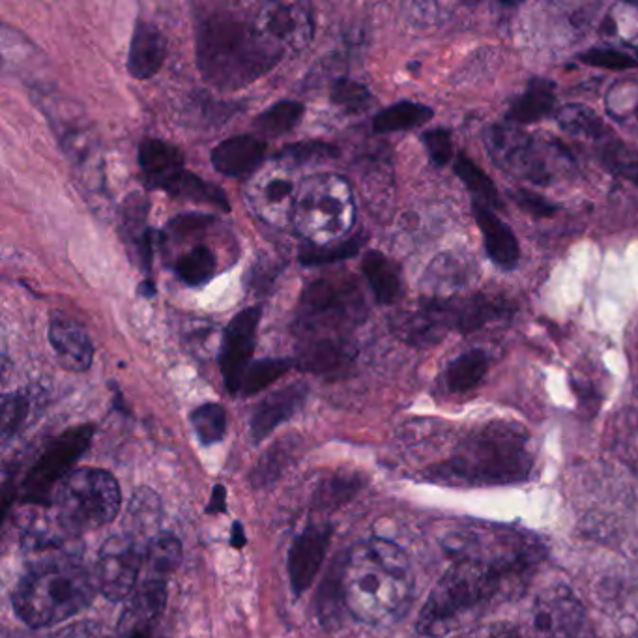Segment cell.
<instances>
[{"mask_svg": "<svg viewBox=\"0 0 638 638\" xmlns=\"http://www.w3.org/2000/svg\"><path fill=\"white\" fill-rule=\"evenodd\" d=\"M455 562L427 597L416 629L446 637L485 612L515 599L543 558L534 537L513 530H476L451 543Z\"/></svg>", "mask_w": 638, "mask_h": 638, "instance_id": "cell-1", "label": "cell"}, {"mask_svg": "<svg viewBox=\"0 0 638 638\" xmlns=\"http://www.w3.org/2000/svg\"><path fill=\"white\" fill-rule=\"evenodd\" d=\"M197 64L203 79L218 90H238L274 70L285 49L257 21L232 12L203 15L195 30Z\"/></svg>", "mask_w": 638, "mask_h": 638, "instance_id": "cell-2", "label": "cell"}, {"mask_svg": "<svg viewBox=\"0 0 638 638\" xmlns=\"http://www.w3.org/2000/svg\"><path fill=\"white\" fill-rule=\"evenodd\" d=\"M414 592L405 552L386 539L356 543L343 562L347 610L363 624L390 625L405 614Z\"/></svg>", "mask_w": 638, "mask_h": 638, "instance_id": "cell-3", "label": "cell"}, {"mask_svg": "<svg viewBox=\"0 0 638 638\" xmlns=\"http://www.w3.org/2000/svg\"><path fill=\"white\" fill-rule=\"evenodd\" d=\"M534 468L532 438L519 423L491 421L470 433L431 476L450 485H509L528 479Z\"/></svg>", "mask_w": 638, "mask_h": 638, "instance_id": "cell-4", "label": "cell"}, {"mask_svg": "<svg viewBox=\"0 0 638 638\" xmlns=\"http://www.w3.org/2000/svg\"><path fill=\"white\" fill-rule=\"evenodd\" d=\"M98 590L79 556L34 560L15 586L14 610L30 627H49L85 609Z\"/></svg>", "mask_w": 638, "mask_h": 638, "instance_id": "cell-5", "label": "cell"}, {"mask_svg": "<svg viewBox=\"0 0 638 638\" xmlns=\"http://www.w3.org/2000/svg\"><path fill=\"white\" fill-rule=\"evenodd\" d=\"M292 225L309 246L343 242L356 225V203L343 176L319 173L300 182Z\"/></svg>", "mask_w": 638, "mask_h": 638, "instance_id": "cell-6", "label": "cell"}, {"mask_svg": "<svg viewBox=\"0 0 638 638\" xmlns=\"http://www.w3.org/2000/svg\"><path fill=\"white\" fill-rule=\"evenodd\" d=\"M365 315L362 290L354 279L324 277L302 292L294 328L300 343L348 341V334L362 324Z\"/></svg>", "mask_w": 638, "mask_h": 638, "instance_id": "cell-7", "label": "cell"}, {"mask_svg": "<svg viewBox=\"0 0 638 638\" xmlns=\"http://www.w3.org/2000/svg\"><path fill=\"white\" fill-rule=\"evenodd\" d=\"M55 509L60 522L75 534L102 528L118 515L120 487L100 468L73 470L58 483Z\"/></svg>", "mask_w": 638, "mask_h": 638, "instance_id": "cell-8", "label": "cell"}, {"mask_svg": "<svg viewBox=\"0 0 638 638\" xmlns=\"http://www.w3.org/2000/svg\"><path fill=\"white\" fill-rule=\"evenodd\" d=\"M485 145L500 169L539 186L551 184L556 173L552 165L569 158L560 143L536 139L504 124H494L487 130Z\"/></svg>", "mask_w": 638, "mask_h": 638, "instance_id": "cell-9", "label": "cell"}, {"mask_svg": "<svg viewBox=\"0 0 638 638\" xmlns=\"http://www.w3.org/2000/svg\"><path fill=\"white\" fill-rule=\"evenodd\" d=\"M94 435L92 425H79L57 436L40 459L30 466L23 481V493L27 502H45L53 487L66 478L75 461L87 451Z\"/></svg>", "mask_w": 638, "mask_h": 638, "instance_id": "cell-10", "label": "cell"}, {"mask_svg": "<svg viewBox=\"0 0 638 638\" xmlns=\"http://www.w3.org/2000/svg\"><path fill=\"white\" fill-rule=\"evenodd\" d=\"M300 182L294 180V165L277 160L255 174L246 184V201L262 221L283 227L292 223Z\"/></svg>", "mask_w": 638, "mask_h": 638, "instance_id": "cell-11", "label": "cell"}, {"mask_svg": "<svg viewBox=\"0 0 638 638\" xmlns=\"http://www.w3.org/2000/svg\"><path fill=\"white\" fill-rule=\"evenodd\" d=\"M586 612L567 586H552L537 595L524 620L530 638H580Z\"/></svg>", "mask_w": 638, "mask_h": 638, "instance_id": "cell-12", "label": "cell"}, {"mask_svg": "<svg viewBox=\"0 0 638 638\" xmlns=\"http://www.w3.org/2000/svg\"><path fill=\"white\" fill-rule=\"evenodd\" d=\"M145 566V554L139 549L137 539L128 534L111 536L100 549L96 580L107 599L122 601L131 594L139 573Z\"/></svg>", "mask_w": 638, "mask_h": 638, "instance_id": "cell-13", "label": "cell"}, {"mask_svg": "<svg viewBox=\"0 0 638 638\" xmlns=\"http://www.w3.org/2000/svg\"><path fill=\"white\" fill-rule=\"evenodd\" d=\"M261 317V305H253L234 315L225 328L219 352V367L223 382L231 393H240L242 378L251 365Z\"/></svg>", "mask_w": 638, "mask_h": 638, "instance_id": "cell-14", "label": "cell"}, {"mask_svg": "<svg viewBox=\"0 0 638 638\" xmlns=\"http://www.w3.org/2000/svg\"><path fill=\"white\" fill-rule=\"evenodd\" d=\"M393 334L414 347H431L453 330L450 298H425L392 319Z\"/></svg>", "mask_w": 638, "mask_h": 638, "instance_id": "cell-15", "label": "cell"}, {"mask_svg": "<svg viewBox=\"0 0 638 638\" xmlns=\"http://www.w3.org/2000/svg\"><path fill=\"white\" fill-rule=\"evenodd\" d=\"M257 25L283 49H302L311 42L315 19L311 6L300 2L262 4L257 12Z\"/></svg>", "mask_w": 638, "mask_h": 638, "instance_id": "cell-16", "label": "cell"}, {"mask_svg": "<svg viewBox=\"0 0 638 638\" xmlns=\"http://www.w3.org/2000/svg\"><path fill=\"white\" fill-rule=\"evenodd\" d=\"M332 539V526L311 524L294 539L289 551L290 586L294 594L302 595L313 584L326 558Z\"/></svg>", "mask_w": 638, "mask_h": 638, "instance_id": "cell-17", "label": "cell"}, {"mask_svg": "<svg viewBox=\"0 0 638 638\" xmlns=\"http://www.w3.org/2000/svg\"><path fill=\"white\" fill-rule=\"evenodd\" d=\"M307 397L309 386L298 380L262 399L251 418V440L262 442L266 436L274 433L283 421L290 420L305 405Z\"/></svg>", "mask_w": 638, "mask_h": 638, "instance_id": "cell-18", "label": "cell"}, {"mask_svg": "<svg viewBox=\"0 0 638 638\" xmlns=\"http://www.w3.org/2000/svg\"><path fill=\"white\" fill-rule=\"evenodd\" d=\"M453 328L461 334H474L485 326L508 319L513 313V304L502 294L479 292L466 298H450Z\"/></svg>", "mask_w": 638, "mask_h": 638, "instance_id": "cell-19", "label": "cell"}, {"mask_svg": "<svg viewBox=\"0 0 638 638\" xmlns=\"http://www.w3.org/2000/svg\"><path fill=\"white\" fill-rule=\"evenodd\" d=\"M49 341L57 354L58 363L73 371L83 373L92 365L94 347L87 332L62 313H55L49 320Z\"/></svg>", "mask_w": 638, "mask_h": 638, "instance_id": "cell-20", "label": "cell"}, {"mask_svg": "<svg viewBox=\"0 0 638 638\" xmlns=\"http://www.w3.org/2000/svg\"><path fill=\"white\" fill-rule=\"evenodd\" d=\"M474 218L483 236V244L489 259L504 270L515 268L521 259V247L515 232L494 214L491 206L479 201L474 203Z\"/></svg>", "mask_w": 638, "mask_h": 638, "instance_id": "cell-21", "label": "cell"}, {"mask_svg": "<svg viewBox=\"0 0 638 638\" xmlns=\"http://www.w3.org/2000/svg\"><path fill=\"white\" fill-rule=\"evenodd\" d=\"M139 165L146 184L165 191H169L174 182L186 173L182 150L160 139H148L139 146Z\"/></svg>", "mask_w": 638, "mask_h": 638, "instance_id": "cell-22", "label": "cell"}, {"mask_svg": "<svg viewBox=\"0 0 638 638\" xmlns=\"http://www.w3.org/2000/svg\"><path fill=\"white\" fill-rule=\"evenodd\" d=\"M167 57V42L161 30L139 19L131 36L128 72L135 79H150L160 72Z\"/></svg>", "mask_w": 638, "mask_h": 638, "instance_id": "cell-23", "label": "cell"}, {"mask_svg": "<svg viewBox=\"0 0 638 638\" xmlns=\"http://www.w3.org/2000/svg\"><path fill=\"white\" fill-rule=\"evenodd\" d=\"M266 156V143L255 135H236L225 139L212 150V165L225 176H244L253 173Z\"/></svg>", "mask_w": 638, "mask_h": 638, "instance_id": "cell-24", "label": "cell"}, {"mask_svg": "<svg viewBox=\"0 0 638 638\" xmlns=\"http://www.w3.org/2000/svg\"><path fill=\"white\" fill-rule=\"evenodd\" d=\"M586 145L592 146L595 156L605 165V169L638 188V154L625 145L624 141H620L607 124L595 131Z\"/></svg>", "mask_w": 638, "mask_h": 638, "instance_id": "cell-25", "label": "cell"}, {"mask_svg": "<svg viewBox=\"0 0 638 638\" xmlns=\"http://www.w3.org/2000/svg\"><path fill=\"white\" fill-rule=\"evenodd\" d=\"M298 352V365L322 377L345 373L354 358L350 341H309L300 343Z\"/></svg>", "mask_w": 638, "mask_h": 638, "instance_id": "cell-26", "label": "cell"}, {"mask_svg": "<svg viewBox=\"0 0 638 638\" xmlns=\"http://www.w3.org/2000/svg\"><path fill=\"white\" fill-rule=\"evenodd\" d=\"M148 203L139 195H130L122 206V236L130 242L137 255V262L143 266L145 272L152 268V253H154V231L146 225Z\"/></svg>", "mask_w": 638, "mask_h": 638, "instance_id": "cell-27", "label": "cell"}, {"mask_svg": "<svg viewBox=\"0 0 638 638\" xmlns=\"http://www.w3.org/2000/svg\"><path fill=\"white\" fill-rule=\"evenodd\" d=\"M556 100L554 83L549 79H532L521 96L511 103L508 120L511 124H534L551 115Z\"/></svg>", "mask_w": 638, "mask_h": 638, "instance_id": "cell-28", "label": "cell"}, {"mask_svg": "<svg viewBox=\"0 0 638 638\" xmlns=\"http://www.w3.org/2000/svg\"><path fill=\"white\" fill-rule=\"evenodd\" d=\"M472 272L474 270L470 268V264L446 253L431 262L423 277V283L433 294L431 298H448V294H453L455 290L463 289L466 283H470Z\"/></svg>", "mask_w": 638, "mask_h": 638, "instance_id": "cell-29", "label": "cell"}, {"mask_svg": "<svg viewBox=\"0 0 638 638\" xmlns=\"http://www.w3.org/2000/svg\"><path fill=\"white\" fill-rule=\"evenodd\" d=\"M363 276L378 304H393L401 294V272L395 262L380 251H367L362 261Z\"/></svg>", "mask_w": 638, "mask_h": 638, "instance_id": "cell-30", "label": "cell"}, {"mask_svg": "<svg viewBox=\"0 0 638 638\" xmlns=\"http://www.w3.org/2000/svg\"><path fill=\"white\" fill-rule=\"evenodd\" d=\"M489 371V358L483 350H468L457 356L444 373L446 388L451 393L472 392Z\"/></svg>", "mask_w": 638, "mask_h": 638, "instance_id": "cell-31", "label": "cell"}, {"mask_svg": "<svg viewBox=\"0 0 638 638\" xmlns=\"http://www.w3.org/2000/svg\"><path fill=\"white\" fill-rule=\"evenodd\" d=\"M182 562L180 541L171 534L152 537L145 552L146 579L165 580L173 575Z\"/></svg>", "mask_w": 638, "mask_h": 638, "instance_id": "cell-32", "label": "cell"}, {"mask_svg": "<svg viewBox=\"0 0 638 638\" xmlns=\"http://www.w3.org/2000/svg\"><path fill=\"white\" fill-rule=\"evenodd\" d=\"M433 115V109L423 103L399 102L388 109H382L373 118V130L377 133L412 130L427 124Z\"/></svg>", "mask_w": 638, "mask_h": 638, "instance_id": "cell-33", "label": "cell"}, {"mask_svg": "<svg viewBox=\"0 0 638 638\" xmlns=\"http://www.w3.org/2000/svg\"><path fill=\"white\" fill-rule=\"evenodd\" d=\"M167 193L173 195V197H178V199L191 201V203L218 206V208L225 210V212L231 208V204L227 201L225 193H223L218 186L204 182L201 176L189 173V171L182 174Z\"/></svg>", "mask_w": 638, "mask_h": 638, "instance_id": "cell-34", "label": "cell"}, {"mask_svg": "<svg viewBox=\"0 0 638 638\" xmlns=\"http://www.w3.org/2000/svg\"><path fill=\"white\" fill-rule=\"evenodd\" d=\"M345 605V595H343V562L335 567L334 573L328 575L324 584L320 586L319 597H317V610H319L320 622L326 629H335L341 624Z\"/></svg>", "mask_w": 638, "mask_h": 638, "instance_id": "cell-35", "label": "cell"}, {"mask_svg": "<svg viewBox=\"0 0 638 638\" xmlns=\"http://www.w3.org/2000/svg\"><path fill=\"white\" fill-rule=\"evenodd\" d=\"M160 522V500L156 498V494L150 491H139L131 500L128 515H126V532L128 536L137 539V537L150 534V530H154Z\"/></svg>", "mask_w": 638, "mask_h": 638, "instance_id": "cell-36", "label": "cell"}, {"mask_svg": "<svg viewBox=\"0 0 638 638\" xmlns=\"http://www.w3.org/2000/svg\"><path fill=\"white\" fill-rule=\"evenodd\" d=\"M216 268L218 261L214 251L210 247L195 246L178 261L176 274L189 287H199L214 277Z\"/></svg>", "mask_w": 638, "mask_h": 638, "instance_id": "cell-37", "label": "cell"}, {"mask_svg": "<svg viewBox=\"0 0 638 638\" xmlns=\"http://www.w3.org/2000/svg\"><path fill=\"white\" fill-rule=\"evenodd\" d=\"M304 116V105L300 102H279L266 109L262 115L257 116L255 128L261 131L262 135L279 137L285 135L290 130H294Z\"/></svg>", "mask_w": 638, "mask_h": 638, "instance_id": "cell-38", "label": "cell"}, {"mask_svg": "<svg viewBox=\"0 0 638 638\" xmlns=\"http://www.w3.org/2000/svg\"><path fill=\"white\" fill-rule=\"evenodd\" d=\"M453 171L463 180L464 186L478 197L479 203L483 201V204L496 206V208L502 204L500 199H498V191H496L493 180L487 176V173L479 167L476 161L470 160L468 156L461 154L455 160Z\"/></svg>", "mask_w": 638, "mask_h": 638, "instance_id": "cell-39", "label": "cell"}, {"mask_svg": "<svg viewBox=\"0 0 638 638\" xmlns=\"http://www.w3.org/2000/svg\"><path fill=\"white\" fill-rule=\"evenodd\" d=\"M191 425L204 446L218 444L227 433V412L218 403H206L191 412Z\"/></svg>", "mask_w": 638, "mask_h": 638, "instance_id": "cell-40", "label": "cell"}, {"mask_svg": "<svg viewBox=\"0 0 638 638\" xmlns=\"http://www.w3.org/2000/svg\"><path fill=\"white\" fill-rule=\"evenodd\" d=\"M292 367L290 360L283 358H266L259 362H251L247 367L246 375L242 378V386L240 393L242 395H255V393L266 390L270 384H274L276 380L283 377Z\"/></svg>", "mask_w": 638, "mask_h": 638, "instance_id": "cell-41", "label": "cell"}, {"mask_svg": "<svg viewBox=\"0 0 638 638\" xmlns=\"http://www.w3.org/2000/svg\"><path fill=\"white\" fill-rule=\"evenodd\" d=\"M365 240L363 236H354L343 242H337L332 246H307L300 251V261L305 266H322V264H332V262L350 259L358 255Z\"/></svg>", "mask_w": 638, "mask_h": 638, "instance_id": "cell-42", "label": "cell"}, {"mask_svg": "<svg viewBox=\"0 0 638 638\" xmlns=\"http://www.w3.org/2000/svg\"><path fill=\"white\" fill-rule=\"evenodd\" d=\"M30 399L23 393H8L2 399V442L8 444L27 425Z\"/></svg>", "mask_w": 638, "mask_h": 638, "instance_id": "cell-43", "label": "cell"}, {"mask_svg": "<svg viewBox=\"0 0 638 638\" xmlns=\"http://www.w3.org/2000/svg\"><path fill=\"white\" fill-rule=\"evenodd\" d=\"M330 98L335 105L343 107L348 113H362L365 109H369L373 103V96H371L369 88L358 81L347 79V77L335 81Z\"/></svg>", "mask_w": 638, "mask_h": 638, "instance_id": "cell-44", "label": "cell"}, {"mask_svg": "<svg viewBox=\"0 0 638 638\" xmlns=\"http://www.w3.org/2000/svg\"><path fill=\"white\" fill-rule=\"evenodd\" d=\"M292 453H294V446L281 440L276 448H272L262 457L261 464L253 470V481L259 487L272 483L287 468V463L292 459Z\"/></svg>", "mask_w": 638, "mask_h": 638, "instance_id": "cell-45", "label": "cell"}, {"mask_svg": "<svg viewBox=\"0 0 638 638\" xmlns=\"http://www.w3.org/2000/svg\"><path fill=\"white\" fill-rule=\"evenodd\" d=\"M339 152L337 148L319 141H309V143H296V145L285 146L279 154L277 160L287 161L290 165H304V163H313V161L328 160L335 158Z\"/></svg>", "mask_w": 638, "mask_h": 638, "instance_id": "cell-46", "label": "cell"}, {"mask_svg": "<svg viewBox=\"0 0 638 638\" xmlns=\"http://www.w3.org/2000/svg\"><path fill=\"white\" fill-rule=\"evenodd\" d=\"M579 60L586 66H594V68L610 70V72H624L638 66L637 58L614 49H588L580 53Z\"/></svg>", "mask_w": 638, "mask_h": 638, "instance_id": "cell-47", "label": "cell"}, {"mask_svg": "<svg viewBox=\"0 0 638 638\" xmlns=\"http://www.w3.org/2000/svg\"><path fill=\"white\" fill-rule=\"evenodd\" d=\"M421 141L427 148V154L436 167H444L453 158V143H451L450 131L436 128V130L425 131L421 135Z\"/></svg>", "mask_w": 638, "mask_h": 638, "instance_id": "cell-48", "label": "cell"}, {"mask_svg": "<svg viewBox=\"0 0 638 638\" xmlns=\"http://www.w3.org/2000/svg\"><path fill=\"white\" fill-rule=\"evenodd\" d=\"M511 199L519 204L526 214H530L534 218H552L558 210L556 204H552L543 195H537L530 189L511 191Z\"/></svg>", "mask_w": 638, "mask_h": 638, "instance_id": "cell-49", "label": "cell"}, {"mask_svg": "<svg viewBox=\"0 0 638 638\" xmlns=\"http://www.w3.org/2000/svg\"><path fill=\"white\" fill-rule=\"evenodd\" d=\"M453 638H522L517 627L509 624L479 625L463 635Z\"/></svg>", "mask_w": 638, "mask_h": 638, "instance_id": "cell-50", "label": "cell"}, {"mask_svg": "<svg viewBox=\"0 0 638 638\" xmlns=\"http://www.w3.org/2000/svg\"><path fill=\"white\" fill-rule=\"evenodd\" d=\"M58 638H113V635H109V631L103 625L83 622L70 625L66 631L58 635Z\"/></svg>", "mask_w": 638, "mask_h": 638, "instance_id": "cell-51", "label": "cell"}, {"mask_svg": "<svg viewBox=\"0 0 638 638\" xmlns=\"http://www.w3.org/2000/svg\"><path fill=\"white\" fill-rule=\"evenodd\" d=\"M225 498H227V491H225V487L223 485H216L214 487V493H212V498H210V506H208V513H223L225 511Z\"/></svg>", "mask_w": 638, "mask_h": 638, "instance_id": "cell-52", "label": "cell"}, {"mask_svg": "<svg viewBox=\"0 0 638 638\" xmlns=\"http://www.w3.org/2000/svg\"><path fill=\"white\" fill-rule=\"evenodd\" d=\"M231 543L234 549H242L246 545V532H244V526L240 522H234V526H232Z\"/></svg>", "mask_w": 638, "mask_h": 638, "instance_id": "cell-53", "label": "cell"}, {"mask_svg": "<svg viewBox=\"0 0 638 638\" xmlns=\"http://www.w3.org/2000/svg\"><path fill=\"white\" fill-rule=\"evenodd\" d=\"M130 638H148V635H146L145 631H135Z\"/></svg>", "mask_w": 638, "mask_h": 638, "instance_id": "cell-54", "label": "cell"}]
</instances>
